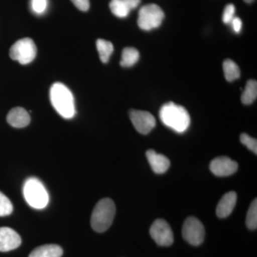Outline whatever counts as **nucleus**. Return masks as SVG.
I'll list each match as a JSON object with an SVG mask.
<instances>
[{"label":"nucleus","instance_id":"nucleus-15","mask_svg":"<svg viewBox=\"0 0 257 257\" xmlns=\"http://www.w3.org/2000/svg\"><path fill=\"white\" fill-rule=\"evenodd\" d=\"M63 250L57 244H46L39 246L30 253L29 257H61Z\"/></svg>","mask_w":257,"mask_h":257},{"label":"nucleus","instance_id":"nucleus-21","mask_svg":"<svg viewBox=\"0 0 257 257\" xmlns=\"http://www.w3.org/2000/svg\"><path fill=\"white\" fill-rule=\"evenodd\" d=\"M246 226L251 230L256 229L257 228V201L253 199L248 209L246 219Z\"/></svg>","mask_w":257,"mask_h":257},{"label":"nucleus","instance_id":"nucleus-24","mask_svg":"<svg viewBox=\"0 0 257 257\" xmlns=\"http://www.w3.org/2000/svg\"><path fill=\"white\" fill-rule=\"evenodd\" d=\"M47 0H32V10L36 14L41 15L46 11Z\"/></svg>","mask_w":257,"mask_h":257},{"label":"nucleus","instance_id":"nucleus-28","mask_svg":"<svg viewBox=\"0 0 257 257\" xmlns=\"http://www.w3.org/2000/svg\"><path fill=\"white\" fill-rule=\"evenodd\" d=\"M125 4L127 5L130 10L135 9L138 8L139 5L141 3V0H123Z\"/></svg>","mask_w":257,"mask_h":257},{"label":"nucleus","instance_id":"nucleus-1","mask_svg":"<svg viewBox=\"0 0 257 257\" xmlns=\"http://www.w3.org/2000/svg\"><path fill=\"white\" fill-rule=\"evenodd\" d=\"M161 121L177 133L187 131L190 125V116L182 106L168 102L162 106L160 111Z\"/></svg>","mask_w":257,"mask_h":257},{"label":"nucleus","instance_id":"nucleus-2","mask_svg":"<svg viewBox=\"0 0 257 257\" xmlns=\"http://www.w3.org/2000/svg\"><path fill=\"white\" fill-rule=\"evenodd\" d=\"M50 101L55 110L65 119H71L75 115V104L72 92L67 86L60 82L51 87Z\"/></svg>","mask_w":257,"mask_h":257},{"label":"nucleus","instance_id":"nucleus-26","mask_svg":"<svg viewBox=\"0 0 257 257\" xmlns=\"http://www.w3.org/2000/svg\"><path fill=\"white\" fill-rule=\"evenodd\" d=\"M74 6L81 10V11L86 12L89 8V0H71Z\"/></svg>","mask_w":257,"mask_h":257},{"label":"nucleus","instance_id":"nucleus-18","mask_svg":"<svg viewBox=\"0 0 257 257\" xmlns=\"http://www.w3.org/2000/svg\"><path fill=\"white\" fill-rule=\"evenodd\" d=\"M257 97V82L256 80L250 79L246 82L241 95V101L244 104H252Z\"/></svg>","mask_w":257,"mask_h":257},{"label":"nucleus","instance_id":"nucleus-6","mask_svg":"<svg viewBox=\"0 0 257 257\" xmlns=\"http://www.w3.org/2000/svg\"><path fill=\"white\" fill-rule=\"evenodd\" d=\"M37 47L30 38H24L15 42L10 50V56L13 60L21 64H28L35 60Z\"/></svg>","mask_w":257,"mask_h":257},{"label":"nucleus","instance_id":"nucleus-25","mask_svg":"<svg viewBox=\"0 0 257 257\" xmlns=\"http://www.w3.org/2000/svg\"><path fill=\"white\" fill-rule=\"evenodd\" d=\"M235 7L234 5L229 4L225 7L222 15V20L225 24L231 23V20L234 18Z\"/></svg>","mask_w":257,"mask_h":257},{"label":"nucleus","instance_id":"nucleus-12","mask_svg":"<svg viewBox=\"0 0 257 257\" xmlns=\"http://www.w3.org/2000/svg\"><path fill=\"white\" fill-rule=\"evenodd\" d=\"M237 195L236 192H229L226 193L218 203L216 212L218 217L226 218L231 214L236 205Z\"/></svg>","mask_w":257,"mask_h":257},{"label":"nucleus","instance_id":"nucleus-4","mask_svg":"<svg viewBox=\"0 0 257 257\" xmlns=\"http://www.w3.org/2000/svg\"><path fill=\"white\" fill-rule=\"evenodd\" d=\"M24 197L30 207L41 209L49 202V195L43 184L37 178H29L24 184Z\"/></svg>","mask_w":257,"mask_h":257},{"label":"nucleus","instance_id":"nucleus-23","mask_svg":"<svg viewBox=\"0 0 257 257\" xmlns=\"http://www.w3.org/2000/svg\"><path fill=\"white\" fill-rule=\"evenodd\" d=\"M241 143L247 147L248 150L253 152L255 155L257 154V141L256 139L252 138L248 135L247 134H241L240 137Z\"/></svg>","mask_w":257,"mask_h":257},{"label":"nucleus","instance_id":"nucleus-9","mask_svg":"<svg viewBox=\"0 0 257 257\" xmlns=\"http://www.w3.org/2000/svg\"><path fill=\"white\" fill-rule=\"evenodd\" d=\"M130 117L137 131L143 135L150 133L156 126L155 116L148 111L133 109L130 111Z\"/></svg>","mask_w":257,"mask_h":257},{"label":"nucleus","instance_id":"nucleus-5","mask_svg":"<svg viewBox=\"0 0 257 257\" xmlns=\"http://www.w3.org/2000/svg\"><path fill=\"white\" fill-rule=\"evenodd\" d=\"M165 18V13L158 5L149 4L143 6L139 11V28L145 31L158 28Z\"/></svg>","mask_w":257,"mask_h":257},{"label":"nucleus","instance_id":"nucleus-14","mask_svg":"<svg viewBox=\"0 0 257 257\" xmlns=\"http://www.w3.org/2000/svg\"><path fill=\"white\" fill-rule=\"evenodd\" d=\"M7 120L12 126L15 128H24L28 126L31 121L30 114L23 107H15L8 113Z\"/></svg>","mask_w":257,"mask_h":257},{"label":"nucleus","instance_id":"nucleus-13","mask_svg":"<svg viewBox=\"0 0 257 257\" xmlns=\"http://www.w3.org/2000/svg\"><path fill=\"white\" fill-rule=\"evenodd\" d=\"M146 156L152 170L157 174H163L169 170L170 161L165 155L157 153L155 150H150L147 152Z\"/></svg>","mask_w":257,"mask_h":257},{"label":"nucleus","instance_id":"nucleus-7","mask_svg":"<svg viewBox=\"0 0 257 257\" xmlns=\"http://www.w3.org/2000/svg\"><path fill=\"white\" fill-rule=\"evenodd\" d=\"M205 230L202 223L194 216H189L182 226V236L186 241L193 246H199L203 242Z\"/></svg>","mask_w":257,"mask_h":257},{"label":"nucleus","instance_id":"nucleus-19","mask_svg":"<svg viewBox=\"0 0 257 257\" xmlns=\"http://www.w3.org/2000/svg\"><path fill=\"white\" fill-rule=\"evenodd\" d=\"M223 70H224L225 78L228 82H232L239 79L241 74L237 64L231 60L224 61L223 63Z\"/></svg>","mask_w":257,"mask_h":257},{"label":"nucleus","instance_id":"nucleus-20","mask_svg":"<svg viewBox=\"0 0 257 257\" xmlns=\"http://www.w3.org/2000/svg\"><path fill=\"white\" fill-rule=\"evenodd\" d=\"M109 8L113 15L119 18H126L131 11L123 0H111Z\"/></svg>","mask_w":257,"mask_h":257},{"label":"nucleus","instance_id":"nucleus-17","mask_svg":"<svg viewBox=\"0 0 257 257\" xmlns=\"http://www.w3.org/2000/svg\"><path fill=\"white\" fill-rule=\"evenodd\" d=\"M96 49L99 55V58L103 63H106L110 58L114 51L112 43L102 39H99L96 42Z\"/></svg>","mask_w":257,"mask_h":257},{"label":"nucleus","instance_id":"nucleus-16","mask_svg":"<svg viewBox=\"0 0 257 257\" xmlns=\"http://www.w3.org/2000/svg\"><path fill=\"white\" fill-rule=\"evenodd\" d=\"M140 59V52L134 47H126L123 50L120 65L123 67H130L135 65Z\"/></svg>","mask_w":257,"mask_h":257},{"label":"nucleus","instance_id":"nucleus-22","mask_svg":"<svg viewBox=\"0 0 257 257\" xmlns=\"http://www.w3.org/2000/svg\"><path fill=\"white\" fill-rule=\"evenodd\" d=\"M13 211V204L8 197L0 192V216H9Z\"/></svg>","mask_w":257,"mask_h":257},{"label":"nucleus","instance_id":"nucleus-10","mask_svg":"<svg viewBox=\"0 0 257 257\" xmlns=\"http://www.w3.org/2000/svg\"><path fill=\"white\" fill-rule=\"evenodd\" d=\"M209 169L217 177H227L236 172L238 164L229 157H219L211 161Z\"/></svg>","mask_w":257,"mask_h":257},{"label":"nucleus","instance_id":"nucleus-11","mask_svg":"<svg viewBox=\"0 0 257 257\" xmlns=\"http://www.w3.org/2000/svg\"><path fill=\"white\" fill-rule=\"evenodd\" d=\"M20 235L11 228H0V251L7 252L18 248L21 245Z\"/></svg>","mask_w":257,"mask_h":257},{"label":"nucleus","instance_id":"nucleus-27","mask_svg":"<svg viewBox=\"0 0 257 257\" xmlns=\"http://www.w3.org/2000/svg\"><path fill=\"white\" fill-rule=\"evenodd\" d=\"M230 24L232 25L233 30L236 33H239L241 31V28H242V22H241V19L234 17Z\"/></svg>","mask_w":257,"mask_h":257},{"label":"nucleus","instance_id":"nucleus-29","mask_svg":"<svg viewBox=\"0 0 257 257\" xmlns=\"http://www.w3.org/2000/svg\"><path fill=\"white\" fill-rule=\"evenodd\" d=\"M253 1H254V0H244L245 3H251Z\"/></svg>","mask_w":257,"mask_h":257},{"label":"nucleus","instance_id":"nucleus-3","mask_svg":"<svg viewBox=\"0 0 257 257\" xmlns=\"http://www.w3.org/2000/svg\"><path fill=\"white\" fill-rule=\"evenodd\" d=\"M116 214V207L112 199L104 198L98 202L91 216V226L96 232H104L111 224Z\"/></svg>","mask_w":257,"mask_h":257},{"label":"nucleus","instance_id":"nucleus-8","mask_svg":"<svg viewBox=\"0 0 257 257\" xmlns=\"http://www.w3.org/2000/svg\"><path fill=\"white\" fill-rule=\"evenodd\" d=\"M150 235L160 246H169L174 242L173 231L164 219H158L155 221L150 228Z\"/></svg>","mask_w":257,"mask_h":257}]
</instances>
